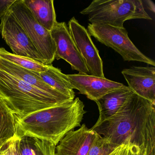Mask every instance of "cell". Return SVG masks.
I'll list each match as a JSON object with an SVG mask.
<instances>
[{"label": "cell", "instance_id": "cell-9", "mask_svg": "<svg viewBox=\"0 0 155 155\" xmlns=\"http://www.w3.org/2000/svg\"><path fill=\"white\" fill-rule=\"evenodd\" d=\"M56 46L55 59L64 60L78 74L90 75V73L65 22L57 21L51 31Z\"/></svg>", "mask_w": 155, "mask_h": 155}, {"label": "cell", "instance_id": "cell-23", "mask_svg": "<svg viewBox=\"0 0 155 155\" xmlns=\"http://www.w3.org/2000/svg\"><path fill=\"white\" fill-rule=\"evenodd\" d=\"M16 0H0V20L9 10Z\"/></svg>", "mask_w": 155, "mask_h": 155}, {"label": "cell", "instance_id": "cell-22", "mask_svg": "<svg viewBox=\"0 0 155 155\" xmlns=\"http://www.w3.org/2000/svg\"><path fill=\"white\" fill-rule=\"evenodd\" d=\"M133 146L130 144L120 145L109 155H132Z\"/></svg>", "mask_w": 155, "mask_h": 155}, {"label": "cell", "instance_id": "cell-2", "mask_svg": "<svg viewBox=\"0 0 155 155\" xmlns=\"http://www.w3.org/2000/svg\"><path fill=\"white\" fill-rule=\"evenodd\" d=\"M83 102L73 101L34 112L23 117L15 116L16 134L52 142L57 146L68 133L81 127L86 111Z\"/></svg>", "mask_w": 155, "mask_h": 155}, {"label": "cell", "instance_id": "cell-5", "mask_svg": "<svg viewBox=\"0 0 155 155\" xmlns=\"http://www.w3.org/2000/svg\"><path fill=\"white\" fill-rule=\"evenodd\" d=\"M87 31L91 37L114 50L125 61L144 62L155 67V61L144 55L135 46L124 27L90 23L88 25Z\"/></svg>", "mask_w": 155, "mask_h": 155}, {"label": "cell", "instance_id": "cell-15", "mask_svg": "<svg viewBox=\"0 0 155 155\" xmlns=\"http://www.w3.org/2000/svg\"><path fill=\"white\" fill-rule=\"evenodd\" d=\"M37 21L49 31L57 22L53 0H23Z\"/></svg>", "mask_w": 155, "mask_h": 155}, {"label": "cell", "instance_id": "cell-11", "mask_svg": "<svg viewBox=\"0 0 155 155\" xmlns=\"http://www.w3.org/2000/svg\"><path fill=\"white\" fill-rule=\"evenodd\" d=\"M67 77L73 89L94 101L110 91L126 87L122 83L91 75L70 74Z\"/></svg>", "mask_w": 155, "mask_h": 155}, {"label": "cell", "instance_id": "cell-25", "mask_svg": "<svg viewBox=\"0 0 155 155\" xmlns=\"http://www.w3.org/2000/svg\"><path fill=\"white\" fill-rule=\"evenodd\" d=\"M139 155H146V154L143 153V152H141V150H140V152L139 154Z\"/></svg>", "mask_w": 155, "mask_h": 155}, {"label": "cell", "instance_id": "cell-7", "mask_svg": "<svg viewBox=\"0 0 155 155\" xmlns=\"http://www.w3.org/2000/svg\"><path fill=\"white\" fill-rule=\"evenodd\" d=\"M0 33L13 54L43 63L42 58L23 27L10 10L1 20Z\"/></svg>", "mask_w": 155, "mask_h": 155}, {"label": "cell", "instance_id": "cell-12", "mask_svg": "<svg viewBox=\"0 0 155 155\" xmlns=\"http://www.w3.org/2000/svg\"><path fill=\"white\" fill-rule=\"evenodd\" d=\"M97 133L85 124L69 131L55 148V155H87Z\"/></svg>", "mask_w": 155, "mask_h": 155}, {"label": "cell", "instance_id": "cell-1", "mask_svg": "<svg viewBox=\"0 0 155 155\" xmlns=\"http://www.w3.org/2000/svg\"><path fill=\"white\" fill-rule=\"evenodd\" d=\"M155 107L134 93L113 117L91 129L117 146L130 144L155 155Z\"/></svg>", "mask_w": 155, "mask_h": 155}, {"label": "cell", "instance_id": "cell-18", "mask_svg": "<svg viewBox=\"0 0 155 155\" xmlns=\"http://www.w3.org/2000/svg\"><path fill=\"white\" fill-rule=\"evenodd\" d=\"M56 146L52 142L36 138H20L19 148L21 155H55Z\"/></svg>", "mask_w": 155, "mask_h": 155}, {"label": "cell", "instance_id": "cell-24", "mask_svg": "<svg viewBox=\"0 0 155 155\" xmlns=\"http://www.w3.org/2000/svg\"><path fill=\"white\" fill-rule=\"evenodd\" d=\"M144 2L146 3V6L147 8L151 11V12L155 13V5L154 3H153V2L151 1H149V0H147V1H144Z\"/></svg>", "mask_w": 155, "mask_h": 155}, {"label": "cell", "instance_id": "cell-13", "mask_svg": "<svg viewBox=\"0 0 155 155\" xmlns=\"http://www.w3.org/2000/svg\"><path fill=\"white\" fill-rule=\"evenodd\" d=\"M134 92L126 87L112 91L95 101L97 105L99 116L94 126H97L114 116Z\"/></svg>", "mask_w": 155, "mask_h": 155}, {"label": "cell", "instance_id": "cell-19", "mask_svg": "<svg viewBox=\"0 0 155 155\" xmlns=\"http://www.w3.org/2000/svg\"><path fill=\"white\" fill-rule=\"evenodd\" d=\"M0 57L17 66L38 73L44 72L48 66L35 60L10 53L4 48H0Z\"/></svg>", "mask_w": 155, "mask_h": 155}, {"label": "cell", "instance_id": "cell-8", "mask_svg": "<svg viewBox=\"0 0 155 155\" xmlns=\"http://www.w3.org/2000/svg\"><path fill=\"white\" fill-rule=\"evenodd\" d=\"M68 27L90 75L105 78L103 61L87 29L81 25L74 17L69 21Z\"/></svg>", "mask_w": 155, "mask_h": 155}, {"label": "cell", "instance_id": "cell-17", "mask_svg": "<svg viewBox=\"0 0 155 155\" xmlns=\"http://www.w3.org/2000/svg\"><path fill=\"white\" fill-rule=\"evenodd\" d=\"M15 134V114L0 95V147Z\"/></svg>", "mask_w": 155, "mask_h": 155}, {"label": "cell", "instance_id": "cell-16", "mask_svg": "<svg viewBox=\"0 0 155 155\" xmlns=\"http://www.w3.org/2000/svg\"><path fill=\"white\" fill-rule=\"evenodd\" d=\"M39 76L43 81L58 92L73 100L75 94L69 80L61 70L52 66L48 65L44 72L39 73Z\"/></svg>", "mask_w": 155, "mask_h": 155}, {"label": "cell", "instance_id": "cell-10", "mask_svg": "<svg viewBox=\"0 0 155 155\" xmlns=\"http://www.w3.org/2000/svg\"><path fill=\"white\" fill-rule=\"evenodd\" d=\"M121 73L134 93L155 104V67L132 66Z\"/></svg>", "mask_w": 155, "mask_h": 155}, {"label": "cell", "instance_id": "cell-4", "mask_svg": "<svg viewBox=\"0 0 155 155\" xmlns=\"http://www.w3.org/2000/svg\"><path fill=\"white\" fill-rule=\"evenodd\" d=\"M88 16L91 24H104L123 28L126 21L151 20L141 0H94L81 12Z\"/></svg>", "mask_w": 155, "mask_h": 155}, {"label": "cell", "instance_id": "cell-3", "mask_svg": "<svg viewBox=\"0 0 155 155\" xmlns=\"http://www.w3.org/2000/svg\"><path fill=\"white\" fill-rule=\"evenodd\" d=\"M0 95L18 117L71 101L40 90L1 69Z\"/></svg>", "mask_w": 155, "mask_h": 155}, {"label": "cell", "instance_id": "cell-20", "mask_svg": "<svg viewBox=\"0 0 155 155\" xmlns=\"http://www.w3.org/2000/svg\"><path fill=\"white\" fill-rule=\"evenodd\" d=\"M118 147L97 133L87 155H109Z\"/></svg>", "mask_w": 155, "mask_h": 155}, {"label": "cell", "instance_id": "cell-14", "mask_svg": "<svg viewBox=\"0 0 155 155\" xmlns=\"http://www.w3.org/2000/svg\"><path fill=\"white\" fill-rule=\"evenodd\" d=\"M0 69L42 91L58 97L73 101L45 83L39 76V73L17 66L1 57Z\"/></svg>", "mask_w": 155, "mask_h": 155}, {"label": "cell", "instance_id": "cell-6", "mask_svg": "<svg viewBox=\"0 0 155 155\" xmlns=\"http://www.w3.org/2000/svg\"><path fill=\"white\" fill-rule=\"evenodd\" d=\"M9 10L21 24L45 65L52 64L55 59L56 46L51 31L36 21L23 0H16Z\"/></svg>", "mask_w": 155, "mask_h": 155}, {"label": "cell", "instance_id": "cell-21", "mask_svg": "<svg viewBox=\"0 0 155 155\" xmlns=\"http://www.w3.org/2000/svg\"><path fill=\"white\" fill-rule=\"evenodd\" d=\"M20 138L15 136L0 147V155H21L20 151Z\"/></svg>", "mask_w": 155, "mask_h": 155}]
</instances>
